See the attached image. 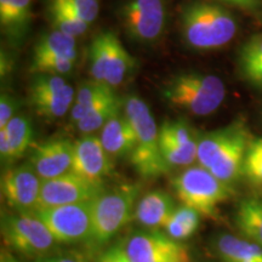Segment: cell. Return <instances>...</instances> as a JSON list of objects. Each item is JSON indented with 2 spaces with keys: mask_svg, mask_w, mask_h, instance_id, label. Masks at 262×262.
Here are the masks:
<instances>
[{
  "mask_svg": "<svg viewBox=\"0 0 262 262\" xmlns=\"http://www.w3.org/2000/svg\"><path fill=\"white\" fill-rule=\"evenodd\" d=\"M124 114L137 136V145L129 156L133 168L145 180L169 173L170 166L160 149L159 129L148 104L136 95H129L124 98Z\"/></svg>",
  "mask_w": 262,
  "mask_h": 262,
  "instance_id": "1",
  "label": "cell"
},
{
  "mask_svg": "<svg viewBox=\"0 0 262 262\" xmlns=\"http://www.w3.org/2000/svg\"><path fill=\"white\" fill-rule=\"evenodd\" d=\"M162 96L170 106L193 116L214 113L224 102L225 84L217 75L183 72L163 85Z\"/></svg>",
  "mask_w": 262,
  "mask_h": 262,
  "instance_id": "2",
  "label": "cell"
},
{
  "mask_svg": "<svg viewBox=\"0 0 262 262\" xmlns=\"http://www.w3.org/2000/svg\"><path fill=\"white\" fill-rule=\"evenodd\" d=\"M181 32L186 44L195 50H214L234 38L237 24L231 12L219 5L193 3L181 14Z\"/></svg>",
  "mask_w": 262,
  "mask_h": 262,
  "instance_id": "3",
  "label": "cell"
},
{
  "mask_svg": "<svg viewBox=\"0 0 262 262\" xmlns=\"http://www.w3.org/2000/svg\"><path fill=\"white\" fill-rule=\"evenodd\" d=\"M140 188L136 185H122L104 191L93 201V227L88 245L102 248L131 221L135 214Z\"/></svg>",
  "mask_w": 262,
  "mask_h": 262,
  "instance_id": "4",
  "label": "cell"
},
{
  "mask_svg": "<svg viewBox=\"0 0 262 262\" xmlns=\"http://www.w3.org/2000/svg\"><path fill=\"white\" fill-rule=\"evenodd\" d=\"M172 188L182 205L204 217L214 219L217 206L228 201L233 189L203 166H192L172 179Z\"/></svg>",
  "mask_w": 262,
  "mask_h": 262,
  "instance_id": "5",
  "label": "cell"
},
{
  "mask_svg": "<svg viewBox=\"0 0 262 262\" xmlns=\"http://www.w3.org/2000/svg\"><path fill=\"white\" fill-rule=\"evenodd\" d=\"M2 238L10 250L28 258L51 256L57 247L56 239L32 212H2Z\"/></svg>",
  "mask_w": 262,
  "mask_h": 262,
  "instance_id": "6",
  "label": "cell"
},
{
  "mask_svg": "<svg viewBox=\"0 0 262 262\" xmlns=\"http://www.w3.org/2000/svg\"><path fill=\"white\" fill-rule=\"evenodd\" d=\"M136 68V62L113 32H102L89 47V71L94 80L116 88Z\"/></svg>",
  "mask_w": 262,
  "mask_h": 262,
  "instance_id": "7",
  "label": "cell"
},
{
  "mask_svg": "<svg viewBox=\"0 0 262 262\" xmlns=\"http://www.w3.org/2000/svg\"><path fill=\"white\" fill-rule=\"evenodd\" d=\"M32 214L47 226L58 244L89 241L93 227V201L37 208Z\"/></svg>",
  "mask_w": 262,
  "mask_h": 262,
  "instance_id": "8",
  "label": "cell"
},
{
  "mask_svg": "<svg viewBox=\"0 0 262 262\" xmlns=\"http://www.w3.org/2000/svg\"><path fill=\"white\" fill-rule=\"evenodd\" d=\"M119 21L130 40L150 44L162 35L165 28V2L126 0L119 9Z\"/></svg>",
  "mask_w": 262,
  "mask_h": 262,
  "instance_id": "9",
  "label": "cell"
},
{
  "mask_svg": "<svg viewBox=\"0 0 262 262\" xmlns=\"http://www.w3.org/2000/svg\"><path fill=\"white\" fill-rule=\"evenodd\" d=\"M127 256L133 262H191L189 248L159 229L137 232L127 238Z\"/></svg>",
  "mask_w": 262,
  "mask_h": 262,
  "instance_id": "10",
  "label": "cell"
},
{
  "mask_svg": "<svg viewBox=\"0 0 262 262\" xmlns=\"http://www.w3.org/2000/svg\"><path fill=\"white\" fill-rule=\"evenodd\" d=\"M104 191V183L90 181L70 171L42 181L37 208L91 202Z\"/></svg>",
  "mask_w": 262,
  "mask_h": 262,
  "instance_id": "11",
  "label": "cell"
},
{
  "mask_svg": "<svg viewBox=\"0 0 262 262\" xmlns=\"http://www.w3.org/2000/svg\"><path fill=\"white\" fill-rule=\"evenodd\" d=\"M42 180L31 164H22L2 175V194L14 211L29 214L37 209Z\"/></svg>",
  "mask_w": 262,
  "mask_h": 262,
  "instance_id": "12",
  "label": "cell"
},
{
  "mask_svg": "<svg viewBox=\"0 0 262 262\" xmlns=\"http://www.w3.org/2000/svg\"><path fill=\"white\" fill-rule=\"evenodd\" d=\"M251 140L253 136L244 120H234L232 134L215 157L209 171L229 187H233L239 178L243 176L245 153Z\"/></svg>",
  "mask_w": 262,
  "mask_h": 262,
  "instance_id": "13",
  "label": "cell"
},
{
  "mask_svg": "<svg viewBox=\"0 0 262 262\" xmlns=\"http://www.w3.org/2000/svg\"><path fill=\"white\" fill-rule=\"evenodd\" d=\"M110 157L100 137L89 134L75 141L71 171L90 181L104 183L113 169Z\"/></svg>",
  "mask_w": 262,
  "mask_h": 262,
  "instance_id": "14",
  "label": "cell"
},
{
  "mask_svg": "<svg viewBox=\"0 0 262 262\" xmlns=\"http://www.w3.org/2000/svg\"><path fill=\"white\" fill-rule=\"evenodd\" d=\"M74 143L68 139H51L32 150L29 164L42 181L70 172L73 164Z\"/></svg>",
  "mask_w": 262,
  "mask_h": 262,
  "instance_id": "15",
  "label": "cell"
},
{
  "mask_svg": "<svg viewBox=\"0 0 262 262\" xmlns=\"http://www.w3.org/2000/svg\"><path fill=\"white\" fill-rule=\"evenodd\" d=\"M176 210L175 202L168 192L157 189L148 192L137 202L134 219L149 229L165 227L170 216Z\"/></svg>",
  "mask_w": 262,
  "mask_h": 262,
  "instance_id": "16",
  "label": "cell"
},
{
  "mask_svg": "<svg viewBox=\"0 0 262 262\" xmlns=\"http://www.w3.org/2000/svg\"><path fill=\"white\" fill-rule=\"evenodd\" d=\"M110 156H130L137 145V136L125 114L117 113L104 124L100 136Z\"/></svg>",
  "mask_w": 262,
  "mask_h": 262,
  "instance_id": "17",
  "label": "cell"
},
{
  "mask_svg": "<svg viewBox=\"0 0 262 262\" xmlns=\"http://www.w3.org/2000/svg\"><path fill=\"white\" fill-rule=\"evenodd\" d=\"M32 0H0V26L12 44L24 40L32 18Z\"/></svg>",
  "mask_w": 262,
  "mask_h": 262,
  "instance_id": "18",
  "label": "cell"
},
{
  "mask_svg": "<svg viewBox=\"0 0 262 262\" xmlns=\"http://www.w3.org/2000/svg\"><path fill=\"white\" fill-rule=\"evenodd\" d=\"M214 251L221 262H262V247L244 237L220 234L214 241Z\"/></svg>",
  "mask_w": 262,
  "mask_h": 262,
  "instance_id": "19",
  "label": "cell"
},
{
  "mask_svg": "<svg viewBox=\"0 0 262 262\" xmlns=\"http://www.w3.org/2000/svg\"><path fill=\"white\" fill-rule=\"evenodd\" d=\"M237 66L245 83L262 90V34L254 35L242 45Z\"/></svg>",
  "mask_w": 262,
  "mask_h": 262,
  "instance_id": "20",
  "label": "cell"
},
{
  "mask_svg": "<svg viewBox=\"0 0 262 262\" xmlns=\"http://www.w3.org/2000/svg\"><path fill=\"white\" fill-rule=\"evenodd\" d=\"M234 224L242 237L262 247V199L249 196L239 203Z\"/></svg>",
  "mask_w": 262,
  "mask_h": 262,
  "instance_id": "21",
  "label": "cell"
},
{
  "mask_svg": "<svg viewBox=\"0 0 262 262\" xmlns=\"http://www.w3.org/2000/svg\"><path fill=\"white\" fill-rule=\"evenodd\" d=\"M75 90L68 85L60 93L28 95V103L39 117L45 119H58L71 111L75 101Z\"/></svg>",
  "mask_w": 262,
  "mask_h": 262,
  "instance_id": "22",
  "label": "cell"
},
{
  "mask_svg": "<svg viewBox=\"0 0 262 262\" xmlns=\"http://www.w3.org/2000/svg\"><path fill=\"white\" fill-rule=\"evenodd\" d=\"M112 93H114V88L94 79L81 84L75 94V101L70 111L71 123L77 125L90 113L101 98Z\"/></svg>",
  "mask_w": 262,
  "mask_h": 262,
  "instance_id": "23",
  "label": "cell"
},
{
  "mask_svg": "<svg viewBox=\"0 0 262 262\" xmlns=\"http://www.w3.org/2000/svg\"><path fill=\"white\" fill-rule=\"evenodd\" d=\"M124 107V98H120L116 94V91L112 94L107 95L103 98H101L98 102L95 104L90 113L80 120L77 124V129L79 133L89 135L101 127H103L108 120L117 113L120 112V110Z\"/></svg>",
  "mask_w": 262,
  "mask_h": 262,
  "instance_id": "24",
  "label": "cell"
},
{
  "mask_svg": "<svg viewBox=\"0 0 262 262\" xmlns=\"http://www.w3.org/2000/svg\"><path fill=\"white\" fill-rule=\"evenodd\" d=\"M11 146L12 162L22 158L32 146L34 130L31 119L25 114H17L5 126Z\"/></svg>",
  "mask_w": 262,
  "mask_h": 262,
  "instance_id": "25",
  "label": "cell"
},
{
  "mask_svg": "<svg viewBox=\"0 0 262 262\" xmlns=\"http://www.w3.org/2000/svg\"><path fill=\"white\" fill-rule=\"evenodd\" d=\"M33 54H51L75 61L78 55L77 41L71 35L52 29L38 39L33 48Z\"/></svg>",
  "mask_w": 262,
  "mask_h": 262,
  "instance_id": "26",
  "label": "cell"
},
{
  "mask_svg": "<svg viewBox=\"0 0 262 262\" xmlns=\"http://www.w3.org/2000/svg\"><path fill=\"white\" fill-rule=\"evenodd\" d=\"M201 217L202 215L198 211L188 208V206L182 205L180 208H176V210L170 216L165 227H164L165 233H168L170 237L176 241H186L198 231L199 225H201Z\"/></svg>",
  "mask_w": 262,
  "mask_h": 262,
  "instance_id": "27",
  "label": "cell"
},
{
  "mask_svg": "<svg viewBox=\"0 0 262 262\" xmlns=\"http://www.w3.org/2000/svg\"><path fill=\"white\" fill-rule=\"evenodd\" d=\"M48 14L55 29L67 35H71L73 38L83 35L89 29L90 25H88L79 16L72 12L70 9L66 8L57 0H50L49 2Z\"/></svg>",
  "mask_w": 262,
  "mask_h": 262,
  "instance_id": "28",
  "label": "cell"
},
{
  "mask_svg": "<svg viewBox=\"0 0 262 262\" xmlns=\"http://www.w3.org/2000/svg\"><path fill=\"white\" fill-rule=\"evenodd\" d=\"M75 61L70 58L56 56L51 54H33L32 62L29 66L31 73H48L64 75L74 68Z\"/></svg>",
  "mask_w": 262,
  "mask_h": 262,
  "instance_id": "29",
  "label": "cell"
},
{
  "mask_svg": "<svg viewBox=\"0 0 262 262\" xmlns=\"http://www.w3.org/2000/svg\"><path fill=\"white\" fill-rule=\"evenodd\" d=\"M243 178L255 187H262V137L249 143L243 164Z\"/></svg>",
  "mask_w": 262,
  "mask_h": 262,
  "instance_id": "30",
  "label": "cell"
},
{
  "mask_svg": "<svg viewBox=\"0 0 262 262\" xmlns=\"http://www.w3.org/2000/svg\"><path fill=\"white\" fill-rule=\"evenodd\" d=\"M67 81L62 75L48 74V73H35L29 83L28 95H44L60 93L68 86Z\"/></svg>",
  "mask_w": 262,
  "mask_h": 262,
  "instance_id": "31",
  "label": "cell"
},
{
  "mask_svg": "<svg viewBox=\"0 0 262 262\" xmlns=\"http://www.w3.org/2000/svg\"><path fill=\"white\" fill-rule=\"evenodd\" d=\"M57 2H60L72 12L79 16L88 25H91L96 21L98 10H100L98 0H57Z\"/></svg>",
  "mask_w": 262,
  "mask_h": 262,
  "instance_id": "32",
  "label": "cell"
},
{
  "mask_svg": "<svg viewBox=\"0 0 262 262\" xmlns=\"http://www.w3.org/2000/svg\"><path fill=\"white\" fill-rule=\"evenodd\" d=\"M19 107L18 100L12 95L3 93L0 96V127H5L10 120L16 116Z\"/></svg>",
  "mask_w": 262,
  "mask_h": 262,
  "instance_id": "33",
  "label": "cell"
},
{
  "mask_svg": "<svg viewBox=\"0 0 262 262\" xmlns=\"http://www.w3.org/2000/svg\"><path fill=\"white\" fill-rule=\"evenodd\" d=\"M97 262H133L123 245H113L100 254Z\"/></svg>",
  "mask_w": 262,
  "mask_h": 262,
  "instance_id": "34",
  "label": "cell"
},
{
  "mask_svg": "<svg viewBox=\"0 0 262 262\" xmlns=\"http://www.w3.org/2000/svg\"><path fill=\"white\" fill-rule=\"evenodd\" d=\"M0 157H2L3 164L14 163L11 156V146H10L9 136L5 127H0Z\"/></svg>",
  "mask_w": 262,
  "mask_h": 262,
  "instance_id": "35",
  "label": "cell"
},
{
  "mask_svg": "<svg viewBox=\"0 0 262 262\" xmlns=\"http://www.w3.org/2000/svg\"><path fill=\"white\" fill-rule=\"evenodd\" d=\"M224 2L232 3L245 10H256L258 8V0H224Z\"/></svg>",
  "mask_w": 262,
  "mask_h": 262,
  "instance_id": "36",
  "label": "cell"
},
{
  "mask_svg": "<svg viewBox=\"0 0 262 262\" xmlns=\"http://www.w3.org/2000/svg\"><path fill=\"white\" fill-rule=\"evenodd\" d=\"M37 262H84L83 260L77 257L70 256H48L44 258H39Z\"/></svg>",
  "mask_w": 262,
  "mask_h": 262,
  "instance_id": "37",
  "label": "cell"
}]
</instances>
